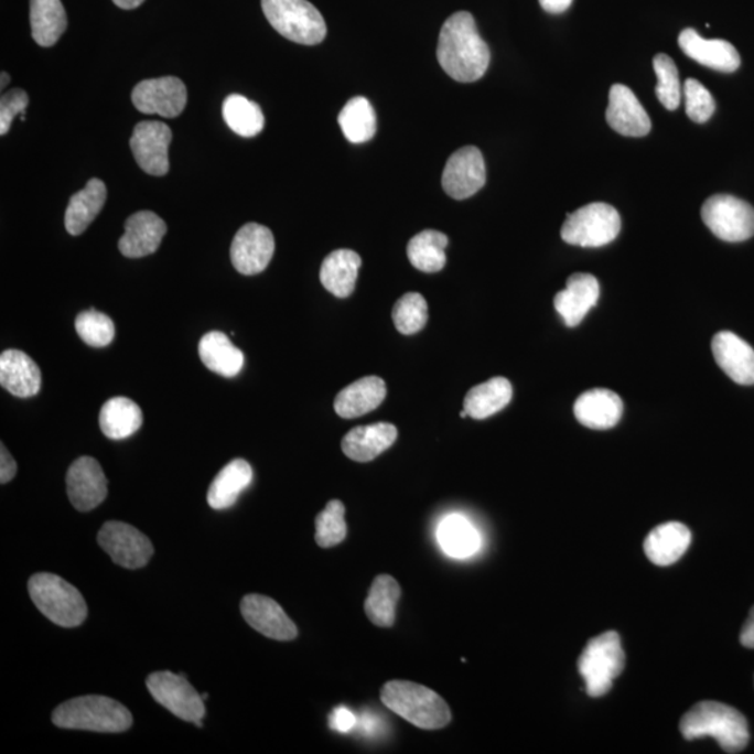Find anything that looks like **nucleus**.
Segmentation results:
<instances>
[{
  "label": "nucleus",
  "mask_w": 754,
  "mask_h": 754,
  "mask_svg": "<svg viewBox=\"0 0 754 754\" xmlns=\"http://www.w3.org/2000/svg\"><path fill=\"white\" fill-rule=\"evenodd\" d=\"M387 387L379 376H366L338 392L334 410L345 419L358 418L376 410L384 402Z\"/></svg>",
  "instance_id": "25"
},
{
  "label": "nucleus",
  "mask_w": 754,
  "mask_h": 754,
  "mask_svg": "<svg viewBox=\"0 0 754 754\" xmlns=\"http://www.w3.org/2000/svg\"><path fill=\"white\" fill-rule=\"evenodd\" d=\"M622 222L615 207L605 203H591L569 214L562 227L566 244L581 248H601L615 240Z\"/></svg>",
  "instance_id": "8"
},
{
  "label": "nucleus",
  "mask_w": 754,
  "mask_h": 754,
  "mask_svg": "<svg viewBox=\"0 0 754 754\" xmlns=\"http://www.w3.org/2000/svg\"><path fill=\"white\" fill-rule=\"evenodd\" d=\"M460 417H461V418L468 417L467 411H465V410H464V411H461V412H460Z\"/></svg>",
  "instance_id": "52"
},
{
  "label": "nucleus",
  "mask_w": 754,
  "mask_h": 754,
  "mask_svg": "<svg viewBox=\"0 0 754 754\" xmlns=\"http://www.w3.org/2000/svg\"><path fill=\"white\" fill-rule=\"evenodd\" d=\"M438 541L450 558L473 557L481 547V537L467 518L452 515L444 518L438 528Z\"/></svg>",
  "instance_id": "35"
},
{
  "label": "nucleus",
  "mask_w": 754,
  "mask_h": 754,
  "mask_svg": "<svg viewBox=\"0 0 754 754\" xmlns=\"http://www.w3.org/2000/svg\"><path fill=\"white\" fill-rule=\"evenodd\" d=\"M513 387L506 377H494L473 387L464 398V410L474 419L495 416L511 401Z\"/></svg>",
  "instance_id": "34"
},
{
  "label": "nucleus",
  "mask_w": 754,
  "mask_h": 754,
  "mask_svg": "<svg viewBox=\"0 0 754 754\" xmlns=\"http://www.w3.org/2000/svg\"><path fill=\"white\" fill-rule=\"evenodd\" d=\"M392 322L401 334L421 332L428 322V303L421 293L410 292L401 297L392 308Z\"/></svg>",
  "instance_id": "40"
},
{
  "label": "nucleus",
  "mask_w": 754,
  "mask_h": 754,
  "mask_svg": "<svg viewBox=\"0 0 754 754\" xmlns=\"http://www.w3.org/2000/svg\"><path fill=\"white\" fill-rule=\"evenodd\" d=\"M343 502L330 500L326 509L316 517V542L319 547L332 548L342 543L347 537Z\"/></svg>",
  "instance_id": "42"
},
{
  "label": "nucleus",
  "mask_w": 754,
  "mask_h": 754,
  "mask_svg": "<svg viewBox=\"0 0 754 754\" xmlns=\"http://www.w3.org/2000/svg\"><path fill=\"white\" fill-rule=\"evenodd\" d=\"M355 715L345 707H338L330 715V726L338 732H348L355 726Z\"/></svg>",
  "instance_id": "46"
},
{
  "label": "nucleus",
  "mask_w": 754,
  "mask_h": 754,
  "mask_svg": "<svg viewBox=\"0 0 754 754\" xmlns=\"http://www.w3.org/2000/svg\"><path fill=\"white\" fill-rule=\"evenodd\" d=\"M686 114L696 123H704L715 112V101L711 93L694 78H688L683 84Z\"/></svg>",
  "instance_id": "44"
},
{
  "label": "nucleus",
  "mask_w": 754,
  "mask_h": 754,
  "mask_svg": "<svg viewBox=\"0 0 754 754\" xmlns=\"http://www.w3.org/2000/svg\"><path fill=\"white\" fill-rule=\"evenodd\" d=\"M240 612L255 631L272 640L290 642L298 636L295 623L286 614L279 602L269 596L246 595L240 602Z\"/></svg>",
  "instance_id": "17"
},
{
  "label": "nucleus",
  "mask_w": 754,
  "mask_h": 754,
  "mask_svg": "<svg viewBox=\"0 0 754 754\" xmlns=\"http://www.w3.org/2000/svg\"><path fill=\"white\" fill-rule=\"evenodd\" d=\"M338 123L351 143L360 144L376 134V114L365 97L349 99L338 115Z\"/></svg>",
  "instance_id": "39"
},
{
  "label": "nucleus",
  "mask_w": 754,
  "mask_h": 754,
  "mask_svg": "<svg viewBox=\"0 0 754 754\" xmlns=\"http://www.w3.org/2000/svg\"><path fill=\"white\" fill-rule=\"evenodd\" d=\"M606 120L612 129L627 138H643L651 130V120L646 109L635 93L623 84H614L611 87Z\"/></svg>",
  "instance_id": "18"
},
{
  "label": "nucleus",
  "mask_w": 754,
  "mask_h": 754,
  "mask_svg": "<svg viewBox=\"0 0 754 754\" xmlns=\"http://www.w3.org/2000/svg\"><path fill=\"white\" fill-rule=\"evenodd\" d=\"M30 21L34 41L44 49L55 45L67 29L61 0H30Z\"/></svg>",
  "instance_id": "33"
},
{
  "label": "nucleus",
  "mask_w": 754,
  "mask_h": 754,
  "mask_svg": "<svg viewBox=\"0 0 754 754\" xmlns=\"http://www.w3.org/2000/svg\"><path fill=\"white\" fill-rule=\"evenodd\" d=\"M31 600L42 615L62 627H77L87 620V604L80 591L60 575L34 574L29 581Z\"/></svg>",
  "instance_id": "5"
},
{
  "label": "nucleus",
  "mask_w": 754,
  "mask_h": 754,
  "mask_svg": "<svg viewBox=\"0 0 754 754\" xmlns=\"http://www.w3.org/2000/svg\"><path fill=\"white\" fill-rule=\"evenodd\" d=\"M254 480V470L248 461L237 459L219 471L209 485L207 502L216 510H225L237 503L238 497Z\"/></svg>",
  "instance_id": "28"
},
{
  "label": "nucleus",
  "mask_w": 754,
  "mask_h": 754,
  "mask_svg": "<svg viewBox=\"0 0 754 754\" xmlns=\"http://www.w3.org/2000/svg\"><path fill=\"white\" fill-rule=\"evenodd\" d=\"M107 202V186L101 180L93 177L83 191L71 197L65 213L67 233L77 237L88 228Z\"/></svg>",
  "instance_id": "29"
},
{
  "label": "nucleus",
  "mask_w": 754,
  "mask_h": 754,
  "mask_svg": "<svg viewBox=\"0 0 754 754\" xmlns=\"http://www.w3.org/2000/svg\"><path fill=\"white\" fill-rule=\"evenodd\" d=\"M387 709L421 730H440L452 721L446 701L437 691L408 680H390L380 690Z\"/></svg>",
  "instance_id": "3"
},
{
  "label": "nucleus",
  "mask_w": 754,
  "mask_h": 754,
  "mask_svg": "<svg viewBox=\"0 0 754 754\" xmlns=\"http://www.w3.org/2000/svg\"><path fill=\"white\" fill-rule=\"evenodd\" d=\"M622 413L621 397L607 389L585 391L574 405V416L581 426L596 431L614 428L621 421Z\"/></svg>",
  "instance_id": "24"
},
{
  "label": "nucleus",
  "mask_w": 754,
  "mask_h": 754,
  "mask_svg": "<svg viewBox=\"0 0 754 754\" xmlns=\"http://www.w3.org/2000/svg\"><path fill=\"white\" fill-rule=\"evenodd\" d=\"M52 721L63 730L118 733L133 724L132 714L119 701L104 696H84L61 704Z\"/></svg>",
  "instance_id": "4"
},
{
  "label": "nucleus",
  "mask_w": 754,
  "mask_h": 754,
  "mask_svg": "<svg viewBox=\"0 0 754 754\" xmlns=\"http://www.w3.org/2000/svg\"><path fill=\"white\" fill-rule=\"evenodd\" d=\"M712 354L720 368L742 386L754 385V349L745 340L731 332H721L712 338Z\"/></svg>",
  "instance_id": "22"
},
{
  "label": "nucleus",
  "mask_w": 754,
  "mask_h": 754,
  "mask_svg": "<svg viewBox=\"0 0 754 754\" xmlns=\"http://www.w3.org/2000/svg\"><path fill=\"white\" fill-rule=\"evenodd\" d=\"M741 643L746 648H754V606L747 616L745 625L742 627Z\"/></svg>",
  "instance_id": "48"
},
{
  "label": "nucleus",
  "mask_w": 754,
  "mask_h": 754,
  "mask_svg": "<svg viewBox=\"0 0 754 754\" xmlns=\"http://www.w3.org/2000/svg\"><path fill=\"white\" fill-rule=\"evenodd\" d=\"M438 61L455 82L474 83L485 75L491 51L476 29L473 14L459 12L450 15L440 30Z\"/></svg>",
  "instance_id": "1"
},
{
  "label": "nucleus",
  "mask_w": 754,
  "mask_h": 754,
  "mask_svg": "<svg viewBox=\"0 0 754 754\" xmlns=\"http://www.w3.org/2000/svg\"><path fill=\"white\" fill-rule=\"evenodd\" d=\"M143 426V412L128 397H114L105 402L99 412V428L108 439L122 440L132 437Z\"/></svg>",
  "instance_id": "32"
},
{
  "label": "nucleus",
  "mask_w": 754,
  "mask_h": 754,
  "mask_svg": "<svg viewBox=\"0 0 754 754\" xmlns=\"http://www.w3.org/2000/svg\"><path fill=\"white\" fill-rule=\"evenodd\" d=\"M276 250L274 235L265 225L249 223L235 235L230 260L240 274L255 276L265 271Z\"/></svg>",
  "instance_id": "13"
},
{
  "label": "nucleus",
  "mask_w": 754,
  "mask_h": 754,
  "mask_svg": "<svg viewBox=\"0 0 754 754\" xmlns=\"http://www.w3.org/2000/svg\"><path fill=\"white\" fill-rule=\"evenodd\" d=\"M198 356L204 366L214 374L234 377L244 368L243 351L235 347L227 334L209 332L198 343Z\"/></svg>",
  "instance_id": "30"
},
{
  "label": "nucleus",
  "mask_w": 754,
  "mask_h": 754,
  "mask_svg": "<svg viewBox=\"0 0 754 754\" xmlns=\"http://www.w3.org/2000/svg\"><path fill=\"white\" fill-rule=\"evenodd\" d=\"M701 218L717 238L726 243H743L754 235V208L731 195L707 198Z\"/></svg>",
  "instance_id": "9"
},
{
  "label": "nucleus",
  "mask_w": 754,
  "mask_h": 754,
  "mask_svg": "<svg viewBox=\"0 0 754 754\" xmlns=\"http://www.w3.org/2000/svg\"><path fill=\"white\" fill-rule=\"evenodd\" d=\"M99 547L125 569L144 568L154 554L150 539L130 524L120 521L105 523L98 532Z\"/></svg>",
  "instance_id": "11"
},
{
  "label": "nucleus",
  "mask_w": 754,
  "mask_h": 754,
  "mask_svg": "<svg viewBox=\"0 0 754 754\" xmlns=\"http://www.w3.org/2000/svg\"><path fill=\"white\" fill-rule=\"evenodd\" d=\"M15 474H18V463H15L12 454L9 453V450L2 443V446H0V482L3 485L8 484V482L14 478Z\"/></svg>",
  "instance_id": "47"
},
{
  "label": "nucleus",
  "mask_w": 754,
  "mask_h": 754,
  "mask_svg": "<svg viewBox=\"0 0 754 754\" xmlns=\"http://www.w3.org/2000/svg\"><path fill=\"white\" fill-rule=\"evenodd\" d=\"M397 434V428L387 422L354 428L345 434L342 449L348 459L368 463L390 449L396 442Z\"/></svg>",
  "instance_id": "26"
},
{
  "label": "nucleus",
  "mask_w": 754,
  "mask_h": 754,
  "mask_svg": "<svg viewBox=\"0 0 754 754\" xmlns=\"http://www.w3.org/2000/svg\"><path fill=\"white\" fill-rule=\"evenodd\" d=\"M486 166L484 155L476 147H463L450 157L442 175L444 192L455 201L474 196L484 187Z\"/></svg>",
  "instance_id": "15"
},
{
  "label": "nucleus",
  "mask_w": 754,
  "mask_h": 754,
  "mask_svg": "<svg viewBox=\"0 0 754 754\" xmlns=\"http://www.w3.org/2000/svg\"><path fill=\"white\" fill-rule=\"evenodd\" d=\"M360 265H363V260L354 250L332 251L322 265L321 281L323 287L334 297H349L355 290Z\"/></svg>",
  "instance_id": "31"
},
{
  "label": "nucleus",
  "mask_w": 754,
  "mask_h": 754,
  "mask_svg": "<svg viewBox=\"0 0 754 754\" xmlns=\"http://www.w3.org/2000/svg\"><path fill=\"white\" fill-rule=\"evenodd\" d=\"M132 103L141 114L176 118L186 107V86L174 76L150 78L133 88Z\"/></svg>",
  "instance_id": "12"
},
{
  "label": "nucleus",
  "mask_w": 754,
  "mask_h": 754,
  "mask_svg": "<svg viewBox=\"0 0 754 754\" xmlns=\"http://www.w3.org/2000/svg\"><path fill=\"white\" fill-rule=\"evenodd\" d=\"M691 542L689 528L682 523L661 524L648 534L644 552L654 564L669 566L678 562Z\"/></svg>",
  "instance_id": "27"
},
{
  "label": "nucleus",
  "mask_w": 754,
  "mask_h": 754,
  "mask_svg": "<svg viewBox=\"0 0 754 754\" xmlns=\"http://www.w3.org/2000/svg\"><path fill=\"white\" fill-rule=\"evenodd\" d=\"M78 337L90 347L103 348L111 344L115 338V324L112 319L96 309L84 311L75 322Z\"/></svg>",
  "instance_id": "41"
},
{
  "label": "nucleus",
  "mask_w": 754,
  "mask_h": 754,
  "mask_svg": "<svg viewBox=\"0 0 754 754\" xmlns=\"http://www.w3.org/2000/svg\"><path fill=\"white\" fill-rule=\"evenodd\" d=\"M680 732L688 741L714 737L722 751L742 752L748 743V726L742 712L719 701H701L680 721Z\"/></svg>",
  "instance_id": "2"
},
{
  "label": "nucleus",
  "mask_w": 754,
  "mask_h": 754,
  "mask_svg": "<svg viewBox=\"0 0 754 754\" xmlns=\"http://www.w3.org/2000/svg\"><path fill=\"white\" fill-rule=\"evenodd\" d=\"M261 9L272 29L287 40L317 45L326 39V21L308 0H261Z\"/></svg>",
  "instance_id": "6"
},
{
  "label": "nucleus",
  "mask_w": 754,
  "mask_h": 754,
  "mask_svg": "<svg viewBox=\"0 0 754 754\" xmlns=\"http://www.w3.org/2000/svg\"><path fill=\"white\" fill-rule=\"evenodd\" d=\"M166 234L164 219L153 212H139L126 219L119 250L125 258L139 259L155 254Z\"/></svg>",
  "instance_id": "19"
},
{
  "label": "nucleus",
  "mask_w": 754,
  "mask_h": 754,
  "mask_svg": "<svg viewBox=\"0 0 754 754\" xmlns=\"http://www.w3.org/2000/svg\"><path fill=\"white\" fill-rule=\"evenodd\" d=\"M545 12L559 14L572 7L573 0H539Z\"/></svg>",
  "instance_id": "49"
},
{
  "label": "nucleus",
  "mask_w": 754,
  "mask_h": 754,
  "mask_svg": "<svg viewBox=\"0 0 754 754\" xmlns=\"http://www.w3.org/2000/svg\"><path fill=\"white\" fill-rule=\"evenodd\" d=\"M9 82H10V77H9L8 73L2 72V84H0V87H2V90L4 87L8 86Z\"/></svg>",
  "instance_id": "51"
},
{
  "label": "nucleus",
  "mask_w": 754,
  "mask_h": 754,
  "mask_svg": "<svg viewBox=\"0 0 754 754\" xmlns=\"http://www.w3.org/2000/svg\"><path fill=\"white\" fill-rule=\"evenodd\" d=\"M41 381L39 365L23 351L8 349L0 356V385L10 395L34 397L41 390Z\"/></svg>",
  "instance_id": "23"
},
{
  "label": "nucleus",
  "mask_w": 754,
  "mask_h": 754,
  "mask_svg": "<svg viewBox=\"0 0 754 754\" xmlns=\"http://www.w3.org/2000/svg\"><path fill=\"white\" fill-rule=\"evenodd\" d=\"M223 117L233 132L246 139L255 138L265 129V115L259 105L239 94L225 98Z\"/></svg>",
  "instance_id": "38"
},
{
  "label": "nucleus",
  "mask_w": 754,
  "mask_h": 754,
  "mask_svg": "<svg viewBox=\"0 0 754 754\" xmlns=\"http://www.w3.org/2000/svg\"><path fill=\"white\" fill-rule=\"evenodd\" d=\"M112 2L120 9L132 10L141 7L144 0H112Z\"/></svg>",
  "instance_id": "50"
},
{
  "label": "nucleus",
  "mask_w": 754,
  "mask_h": 754,
  "mask_svg": "<svg viewBox=\"0 0 754 754\" xmlns=\"http://www.w3.org/2000/svg\"><path fill=\"white\" fill-rule=\"evenodd\" d=\"M654 71L658 78L656 93L659 103L669 111H675L683 93L677 65L668 55L659 54L654 57Z\"/></svg>",
  "instance_id": "43"
},
{
  "label": "nucleus",
  "mask_w": 754,
  "mask_h": 754,
  "mask_svg": "<svg viewBox=\"0 0 754 754\" xmlns=\"http://www.w3.org/2000/svg\"><path fill=\"white\" fill-rule=\"evenodd\" d=\"M29 103V94L20 90V88L3 94L0 98V134L9 133L10 126H12L14 118H18V115L24 122Z\"/></svg>",
  "instance_id": "45"
},
{
  "label": "nucleus",
  "mask_w": 754,
  "mask_h": 754,
  "mask_svg": "<svg viewBox=\"0 0 754 754\" xmlns=\"http://www.w3.org/2000/svg\"><path fill=\"white\" fill-rule=\"evenodd\" d=\"M600 298V282L594 276L575 272L570 276L563 291L554 297V309L562 316L566 326H578Z\"/></svg>",
  "instance_id": "20"
},
{
  "label": "nucleus",
  "mask_w": 754,
  "mask_h": 754,
  "mask_svg": "<svg viewBox=\"0 0 754 754\" xmlns=\"http://www.w3.org/2000/svg\"><path fill=\"white\" fill-rule=\"evenodd\" d=\"M449 238L439 230H422L407 246V256L419 271L438 272L446 265Z\"/></svg>",
  "instance_id": "36"
},
{
  "label": "nucleus",
  "mask_w": 754,
  "mask_h": 754,
  "mask_svg": "<svg viewBox=\"0 0 754 754\" xmlns=\"http://www.w3.org/2000/svg\"><path fill=\"white\" fill-rule=\"evenodd\" d=\"M147 689L162 707L183 721L193 722L202 726L206 715V705L202 694H198L183 675L162 670L151 674L147 678Z\"/></svg>",
  "instance_id": "10"
},
{
  "label": "nucleus",
  "mask_w": 754,
  "mask_h": 754,
  "mask_svg": "<svg viewBox=\"0 0 754 754\" xmlns=\"http://www.w3.org/2000/svg\"><path fill=\"white\" fill-rule=\"evenodd\" d=\"M172 141L170 126L159 120H144L136 125L130 149L138 165L146 174L164 176L170 171L168 149Z\"/></svg>",
  "instance_id": "14"
},
{
  "label": "nucleus",
  "mask_w": 754,
  "mask_h": 754,
  "mask_svg": "<svg viewBox=\"0 0 754 754\" xmlns=\"http://www.w3.org/2000/svg\"><path fill=\"white\" fill-rule=\"evenodd\" d=\"M679 46L686 55L710 69L732 73L740 69L741 56L735 46L724 40H705L693 29L679 35Z\"/></svg>",
  "instance_id": "21"
},
{
  "label": "nucleus",
  "mask_w": 754,
  "mask_h": 754,
  "mask_svg": "<svg viewBox=\"0 0 754 754\" xmlns=\"http://www.w3.org/2000/svg\"><path fill=\"white\" fill-rule=\"evenodd\" d=\"M67 496L78 511L96 509L108 496V481L93 457L77 459L66 475Z\"/></svg>",
  "instance_id": "16"
},
{
  "label": "nucleus",
  "mask_w": 754,
  "mask_h": 754,
  "mask_svg": "<svg viewBox=\"0 0 754 754\" xmlns=\"http://www.w3.org/2000/svg\"><path fill=\"white\" fill-rule=\"evenodd\" d=\"M401 589L391 575L381 574L374 580L368 599L365 601V612L374 625L390 627L395 625L397 602L400 600Z\"/></svg>",
  "instance_id": "37"
},
{
  "label": "nucleus",
  "mask_w": 754,
  "mask_h": 754,
  "mask_svg": "<svg viewBox=\"0 0 754 754\" xmlns=\"http://www.w3.org/2000/svg\"><path fill=\"white\" fill-rule=\"evenodd\" d=\"M625 667V651L616 632H606L590 640L579 658V670L584 678L586 693L601 698L611 690Z\"/></svg>",
  "instance_id": "7"
}]
</instances>
